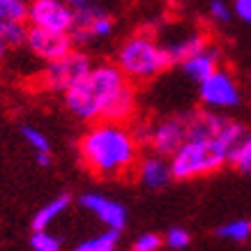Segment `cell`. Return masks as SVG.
Instances as JSON below:
<instances>
[{
  "mask_svg": "<svg viewBox=\"0 0 251 251\" xmlns=\"http://www.w3.org/2000/svg\"><path fill=\"white\" fill-rule=\"evenodd\" d=\"M72 23H74V9L69 7L65 0H30L28 25L69 32Z\"/></svg>",
  "mask_w": 251,
  "mask_h": 251,
  "instance_id": "30bf717a",
  "label": "cell"
},
{
  "mask_svg": "<svg viewBox=\"0 0 251 251\" xmlns=\"http://www.w3.org/2000/svg\"><path fill=\"white\" fill-rule=\"evenodd\" d=\"M189 244H191L189 230L180 228V226H173V228L164 235V247H168V249H173V251H182V249H187Z\"/></svg>",
  "mask_w": 251,
  "mask_h": 251,
  "instance_id": "cb8c5ba5",
  "label": "cell"
},
{
  "mask_svg": "<svg viewBox=\"0 0 251 251\" xmlns=\"http://www.w3.org/2000/svg\"><path fill=\"white\" fill-rule=\"evenodd\" d=\"M35 161H37V166H42V168H51V166H53V152H39V154H35Z\"/></svg>",
  "mask_w": 251,
  "mask_h": 251,
  "instance_id": "4316f807",
  "label": "cell"
},
{
  "mask_svg": "<svg viewBox=\"0 0 251 251\" xmlns=\"http://www.w3.org/2000/svg\"><path fill=\"white\" fill-rule=\"evenodd\" d=\"M161 247H164V237L157 235V233H141L131 244L134 251H157Z\"/></svg>",
  "mask_w": 251,
  "mask_h": 251,
  "instance_id": "d4e9b609",
  "label": "cell"
},
{
  "mask_svg": "<svg viewBox=\"0 0 251 251\" xmlns=\"http://www.w3.org/2000/svg\"><path fill=\"white\" fill-rule=\"evenodd\" d=\"M78 205L83 207L85 212H90L92 217H97L106 228H115V230H125L127 226V207L113 201L108 196H101V194H83L78 198Z\"/></svg>",
  "mask_w": 251,
  "mask_h": 251,
  "instance_id": "8fae6325",
  "label": "cell"
},
{
  "mask_svg": "<svg viewBox=\"0 0 251 251\" xmlns=\"http://www.w3.org/2000/svg\"><path fill=\"white\" fill-rule=\"evenodd\" d=\"M90 67H92L90 55L85 53L81 46H74L65 55L46 62L44 69L39 72L37 76V85L46 92H60V95H65L72 85L78 83L90 72Z\"/></svg>",
  "mask_w": 251,
  "mask_h": 251,
  "instance_id": "5b68a950",
  "label": "cell"
},
{
  "mask_svg": "<svg viewBox=\"0 0 251 251\" xmlns=\"http://www.w3.org/2000/svg\"><path fill=\"white\" fill-rule=\"evenodd\" d=\"M210 42H207V35L201 30H194V32H187V35H182V37L173 39V42H168L166 49L168 53L173 55V60L180 65L182 60H187L189 55H194L196 51H201L203 46H207Z\"/></svg>",
  "mask_w": 251,
  "mask_h": 251,
  "instance_id": "5bb4252c",
  "label": "cell"
},
{
  "mask_svg": "<svg viewBox=\"0 0 251 251\" xmlns=\"http://www.w3.org/2000/svg\"><path fill=\"white\" fill-rule=\"evenodd\" d=\"M115 21L113 16L108 14L106 9L101 7L99 2H88L83 7L74 9V23L69 28V37L74 42V46H88L95 42H101L113 35Z\"/></svg>",
  "mask_w": 251,
  "mask_h": 251,
  "instance_id": "52a82bcc",
  "label": "cell"
},
{
  "mask_svg": "<svg viewBox=\"0 0 251 251\" xmlns=\"http://www.w3.org/2000/svg\"><path fill=\"white\" fill-rule=\"evenodd\" d=\"M198 97H201V104L205 108L228 111V108H235L240 104L242 95H240L235 76L219 67L217 72H212L210 76L198 83Z\"/></svg>",
  "mask_w": 251,
  "mask_h": 251,
  "instance_id": "ba28073f",
  "label": "cell"
},
{
  "mask_svg": "<svg viewBox=\"0 0 251 251\" xmlns=\"http://www.w3.org/2000/svg\"><path fill=\"white\" fill-rule=\"evenodd\" d=\"M30 247L35 251H60L62 249V237L51 233L49 228H37L30 235Z\"/></svg>",
  "mask_w": 251,
  "mask_h": 251,
  "instance_id": "44dd1931",
  "label": "cell"
},
{
  "mask_svg": "<svg viewBox=\"0 0 251 251\" xmlns=\"http://www.w3.org/2000/svg\"><path fill=\"white\" fill-rule=\"evenodd\" d=\"M69 7L72 9H76V7H83V5H88V2H92V0H65Z\"/></svg>",
  "mask_w": 251,
  "mask_h": 251,
  "instance_id": "83f0119b",
  "label": "cell"
},
{
  "mask_svg": "<svg viewBox=\"0 0 251 251\" xmlns=\"http://www.w3.org/2000/svg\"><path fill=\"white\" fill-rule=\"evenodd\" d=\"M217 237L228 240V242H247L251 237V221L249 219H235L228 221L217 228Z\"/></svg>",
  "mask_w": 251,
  "mask_h": 251,
  "instance_id": "ffe728a7",
  "label": "cell"
},
{
  "mask_svg": "<svg viewBox=\"0 0 251 251\" xmlns=\"http://www.w3.org/2000/svg\"><path fill=\"white\" fill-rule=\"evenodd\" d=\"M136 177L138 182L148 187V189H164L171 180H173V171H171V159L166 154H148L136 164Z\"/></svg>",
  "mask_w": 251,
  "mask_h": 251,
  "instance_id": "7c38bea8",
  "label": "cell"
},
{
  "mask_svg": "<svg viewBox=\"0 0 251 251\" xmlns=\"http://www.w3.org/2000/svg\"><path fill=\"white\" fill-rule=\"evenodd\" d=\"M25 49L30 51L37 60L49 62L65 55L67 51L74 49V42L69 37V32L49 30V28H37V25H28L25 32Z\"/></svg>",
  "mask_w": 251,
  "mask_h": 251,
  "instance_id": "9c48e42d",
  "label": "cell"
},
{
  "mask_svg": "<svg viewBox=\"0 0 251 251\" xmlns=\"http://www.w3.org/2000/svg\"><path fill=\"white\" fill-rule=\"evenodd\" d=\"M65 106L76 120L127 122L136 111V88L115 62L92 65L78 83L65 92Z\"/></svg>",
  "mask_w": 251,
  "mask_h": 251,
  "instance_id": "6da1fadb",
  "label": "cell"
},
{
  "mask_svg": "<svg viewBox=\"0 0 251 251\" xmlns=\"http://www.w3.org/2000/svg\"><path fill=\"white\" fill-rule=\"evenodd\" d=\"M207 14H210V19H212L214 23L224 25V23H228L230 19L235 16L233 2H228V0H210V2H207Z\"/></svg>",
  "mask_w": 251,
  "mask_h": 251,
  "instance_id": "603a6c76",
  "label": "cell"
},
{
  "mask_svg": "<svg viewBox=\"0 0 251 251\" xmlns=\"http://www.w3.org/2000/svg\"><path fill=\"white\" fill-rule=\"evenodd\" d=\"M120 233L122 230L115 228H106L97 233V235L88 237L83 242L76 244V251H115L118 244H120Z\"/></svg>",
  "mask_w": 251,
  "mask_h": 251,
  "instance_id": "e0dca14e",
  "label": "cell"
},
{
  "mask_svg": "<svg viewBox=\"0 0 251 251\" xmlns=\"http://www.w3.org/2000/svg\"><path fill=\"white\" fill-rule=\"evenodd\" d=\"M21 134L25 138V143L30 145V150L35 154L39 152H51V143H49V138L37 129V127H30V125H23L21 127Z\"/></svg>",
  "mask_w": 251,
  "mask_h": 251,
  "instance_id": "7402d4cb",
  "label": "cell"
},
{
  "mask_svg": "<svg viewBox=\"0 0 251 251\" xmlns=\"http://www.w3.org/2000/svg\"><path fill=\"white\" fill-rule=\"evenodd\" d=\"M115 65L127 74L129 81L143 83V81L157 78L166 69H171L175 60L168 53L166 44H159L148 32H138V35H131L129 39L122 42V46L118 49V55H115Z\"/></svg>",
  "mask_w": 251,
  "mask_h": 251,
  "instance_id": "277c9868",
  "label": "cell"
},
{
  "mask_svg": "<svg viewBox=\"0 0 251 251\" xmlns=\"http://www.w3.org/2000/svg\"><path fill=\"white\" fill-rule=\"evenodd\" d=\"M233 12L244 23H251V0H233Z\"/></svg>",
  "mask_w": 251,
  "mask_h": 251,
  "instance_id": "484cf974",
  "label": "cell"
},
{
  "mask_svg": "<svg viewBox=\"0 0 251 251\" xmlns=\"http://www.w3.org/2000/svg\"><path fill=\"white\" fill-rule=\"evenodd\" d=\"M25 32H28V23L0 21V67L12 51H16L19 46H25Z\"/></svg>",
  "mask_w": 251,
  "mask_h": 251,
  "instance_id": "9a60e30c",
  "label": "cell"
},
{
  "mask_svg": "<svg viewBox=\"0 0 251 251\" xmlns=\"http://www.w3.org/2000/svg\"><path fill=\"white\" fill-rule=\"evenodd\" d=\"M219 60H221L219 49L212 46V44H207V46H203L201 51H196L194 55H189L187 60L180 62V67H182V72H184V76L187 78L201 83L203 78H207L212 72L219 69Z\"/></svg>",
  "mask_w": 251,
  "mask_h": 251,
  "instance_id": "4fadbf2b",
  "label": "cell"
},
{
  "mask_svg": "<svg viewBox=\"0 0 251 251\" xmlns=\"http://www.w3.org/2000/svg\"><path fill=\"white\" fill-rule=\"evenodd\" d=\"M30 0H0V21L28 23Z\"/></svg>",
  "mask_w": 251,
  "mask_h": 251,
  "instance_id": "d6986e66",
  "label": "cell"
},
{
  "mask_svg": "<svg viewBox=\"0 0 251 251\" xmlns=\"http://www.w3.org/2000/svg\"><path fill=\"white\" fill-rule=\"evenodd\" d=\"M67 207H72V196L69 194H58L55 198H51L49 203H44L35 212V217H32V230L49 228L58 217H62V214L67 212Z\"/></svg>",
  "mask_w": 251,
  "mask_h": 251,
  "instance_id": "2e32d148",
  "label": "cell"
},
{
  "mask_svg": "<svg viewBox=\"0 0 251 251\" xmlns=\"http://www.w3.org/2000/svg\"><path fill=\"white\" fill-rule=\"evenodd\" d=\"M244 134L247 129L230 118L219 134H189L187 141L168 157L173 180H196L221 171L228 164L230 148Z\"/></svg>",
  "mask_w": 251,
  "mask_h": 251,
  "instance_id": "3957f363",
  "label": "cell"
},
{
  "mask_svg": "<svg viewBox=\"0 0 251 251\" xmlns=\"http://www.w3.org/2000/svg\"><path fill=\"white\" fill-rule=\"evenodd\" d=\"M141 141L134 129L118 120L90 122L78 138V157L85 171L99 180H118L136 171Z\"/></svg>",
  "mask_w": 251,
  "mask_h": 251,
  "instance_id": "7a4b0ae2",
  "label": "cell"
},
{
  "mask_svg": "<svg viewBox=\"0 0 251 251\" xmlns=\"http://www.w3.org/2000/svg\"><path fill=\"white\" fill-rule=\"evenodd\" d=\"M134 134L141 143L150 145L152 152L171 157L189 136V113L168 115V118L152 122V125H141L134 129Z\"/></svg>",
  "mask_w": 251,
  "mask_h": 251,
  "instance_id": "8992f818",
  "label": "cell"
},
{
  "mask_svg": "<svg viewBox=\"0 0 251 251\" xmlns=\"http://www.w3.org/2000/svg\"><path fill=\"white\" fill-rule=\"evenodd\" d=\"M228 164L233 168H237L240 173L251 175V134L249 131H247V134L230 148Z\"/></svg>",
  "mask_w": 251,
  "mask_h": 251,
  "instance_id": "ac0fdd59",
  "label": "cell"
}]
</instances>
